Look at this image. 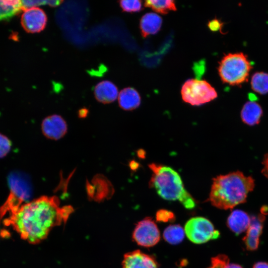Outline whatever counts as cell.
<instances>
[{
	"label": "cell",
	"instance_id": "1",
	"mask_svg": "<svg viewBox=\"0 0 268 268\" xmlns=\"http://www.w3.org/2000/svg\"><path fill=\"white\" fill-rule=\"evenodd\" d=\"M72 211L71 206H61L56 196H42L22 204L4 224L11 226L22 239L36 244L46 238L53 228L66 222Z\"/></svg>",
	"mask_w": 268,
	"mask_h": 268
},
{
	"label": "cell",
	"instance_id": "2",
	"mask_svg": "<svg viewBox=\"0 0 268 268\" xmlns=\"http://www.w3.org/2000/svg\"><path fill=\"white\" fill-rule=\"evenodd\" d=\"M255 187V180L237 171L213 179L209 201L217 208L231 209L246 201Z\"/></svg>",
	"mask_w": 268,
	"mask_h": 268
},
{
	"label": "cell",
	"instance_id": "3",
	"mask_svg": "<svg viewBox=\"0 0 268 268\" xmlns=\"http://www.w3.org/2000/svg\"><path fill=\"white\" fill-rule=\"evenodd\" d=\"M152 172L149 186L155 189L162 199L178 201L187 209L196 205L193 197L186 190L179 174L172 168L161 164L151 163L148 165Z\"/></svg>",
	"mask_w": 268,
	"mask_h": 268
},
{
	"label": "cell",
	"instance_id": "4",
	"mask_svg": "<svg viewBox=\"0 0 268 268\" xmlns=\"http://www.w3.org/2000/svg\"><path fill=\"white\" fill-rule=\"evenodd\" d=\"M252 67L247 57L243 53H229L220 61L218 71L224 83L239 85L247 81Z\"/></svg>",
	"mask_w": 268,
	"mask_h": 268
},
{
	"label": "cell",
	"instance_id": "5",
	"mask_svg": "<svg viewBox=\"0 0 268 268\" xmlns=\"http://www.w3.org/2000/svg\"><path fill=\"white\" fill-rule=\"evenodd\" d=\"M7 181L10 193L5 202L0 207V219L7 214H9L8 217L14 215L30 195L28 184L20 173L11 172Z\"/></svg>",
	"mask_w": 268,
	"mask_h": 268
},
{
	"label": "cell",
	"instance_id": "6",
	"mask_svg": "<svg viewBox=\"0 0 268 268\" xmlns=\"http://www.w3.org/2000/svg\"><path fill=\"white\" fill-rule=\"evenodd\" d=\"M181 93L183 100L193 106L206 103L217 97L215 89L208 82L197 79L186 81Z\"/></svg>",
	"mask_w": 268,
	"mask_h": 268
},
{
	"label": "cell",
	"instance_id": "7",
	"mask_svg": "<svg viewBox=\"0 0 268 268\" xmlns=\"http://www.w3.org/2000/svg\"><path fill=\"white\" fill-rule=\"evenodd\" d=\"M185 232L188 238L196 244H202L219 237L218 231L206 218L195 217L190 218L185 226Z\"/></svg>",
	"mask_w": 268,
	"mask_h": 268
},
{
	"label": "cell",
	"instance_id": "8",
	"mask_svg": "<svg viewBox=\"0 0 268 268\" xmlns=\"http://www.w3.org/2000/svg\"><path fill=\"white\" fill-rule=\"evenodd\" d=\"M133 238L138 245L149 248L159 241L160 234L158 227L152 218L145 217L136 225Z\"/></svg>",
	"mask_w": 268,
	"mask_h": 268
},
{
	"label": "cell",
	"instance_id": "9",
	"mask_svg": "<svg viewBox=\"0 0 268 268\" xmlns=\"http://www.w3.org/2000/svg\"><path fill=\"white\" fill-rule=\"evenodd\" d=\"M47 16L45 11L38 7L24 10L21 17V24L25 31L38 33L45 27Z\"/></svg>",
	"mask_w": 268,
	"mask_h": 268
},
{
	"label": "cell",
	"instance_id": "10",
	"mask_svg": "<svg viewBox=\"0 0 268 268\" xmlns=\"http://www.w3.org/2000/svg\"><path fill=\"white\" fill-rule=\"evenodd\" d=\"M266 207L262 208V213L251 218L250 224L243 241L247 250L254 251L258 249L265 219Z\"/></svg>",
	"mask_w": 268,
	"mask_h": 268
},
{
	"label": "cell",
	"instance_id": "11",
	"mask_svg": "<svg viewBox=\"0 0 268 268\" xmlns=\"http://www.w3.org/2000/svg\"><path fill=\"white\" fill-rule=\"evenodd\" d=\"M43 134L48 138L57 140L67 133V125L60 116L53 115L46 118L42 123Z\"/></svg>",
	"mask_w": 268,
	"mask_h": 268
},
{
	"label": "cell",
	"instance_id": "12",
	"mask_svg": "<svg viewBox=\"0 0 268 268\" xmlns=\"http://www.w3.org/2000/svg\"><path fill=\"white\" fill-rule=\"evenodd\" d=\"M155 259L151 256L139 250H135L124 255L122 268H158Z\"/></svg>",
	"mask_w": 268,
	"mask_h": 268
},
{
	"label": "cell",
	"instance_id": "13",
	"mask_svg": "<svg viewBox=\"0 0 268 268\" xmlns=\"http://www.w3.org/2000/svg\"><path fill=\"white\" fill-rule=\"evenodd\" d=\"M94 94L96 99L102 103H110L118 97L117 87L113 82L103 80L95 86Z\"/></svg>",
	"mask_w": 268,
	"mask_h": 268
},
{
	"label": "cell",
	"instance_id": "14",
	"mask_svg": "<svg viewBox=\"0 0 268 268\" xmlns=\"http://www.w3.org/2000/svg\"><path fill=\"white\" fill-rule=\"evenodd\" d=\"M250 221L251 218L246 212L236 209L230 213L227 223L229 228L235 234L238 235L248 229Z\"/></svg>",
	"mask_w": 268,
	"mask_h": 268
},
{
	"label": "cell",
	"instance_id": "15",
	"mask_svg": "<svg viewBox=\"0 0 268 268\" xmlns=\"http://www.w3.org/2000/svg\"><path fill=\"white\" fill-rule=\"evenodd\" d=\"M162 23V18L157 14L149 12L143 15L140 19L139 28L143 38L157 33Z\"/></svg>",
	"mask_w": 268,
	"mask_h": 268
},
{
	"label": "cell",
	"instance_id": "16",
	"mask_svg": "<svg viewBox=\"0 0 268 268\" xmlns=\"http://www.w3.org/2000/svg\"><path fill=\"white\" fill-rule=\"evenodd\" d=\"M263 115L261 106L254 101L247 102L241 111V118L245 124L250 126L258 124Z\"/></svg>",
	"mask_w": 268,
	"mask_h": 268
},
{
	"label": "cell",
	"instance_id": "17",
	"mask_svg": "<svg viewBox=\"0 0 268 268\" xmlns=\"http://www.w3.org/2000/svg\"><path fill=\"white\" fill-rule=\"evenodd\" d=\"M140 102L139 94L134 88H124L119 93V106L125 110L130 111L137 108L140 105Z\"/></svg>",
	"mask_w": 268,
	"mask_h": 268
},
{
	"label": "cell",
	"instance_id": "18",
	"mask_svg": "<svg viewBox=\"0 0 268 268\" xmlns=\"http://www.w3.org/2000/svg\"><path fill=\"white\" fill-rule=\"evenodd\" d=\"M23 10L21 0H0V21L8 20Z\"/></svg>",
	"mask_w": 268,
	"mask_h": 268
},
{
	"label": "cell",
	"instance_id": "19",
	"mask_svg": "<svg viewBox=\"0 0 268 268\" xmlns=\"http://www.w3.org/2000/svg\"><path fill=\"white\" fill-rule=\"evenodd\" d=\"M163 236L168 243L176 245L181 243L185 237V231L179 224L170 225L164 230Z\"/></svg>",
	"mask_w": 268,
	"mask_h": 268
},
{
	"label": "cell",
	"instance_id": "20",
	"mask_svg": "<svg viewBox=\"0 0 268 268\" xmlns=\"http://www.w3.org/2000/svg\"><path fill=\"white\" fill-rule=\"evenodd\" d=\"M144 5L161 14H166L169 11L177 10L175 2L172 0H147L145 1Z\"/></svg>",
	"mask_w": 268,
	"mask_h": 268
},
{
	"label": "cell",
	"instance_id": "21",
	"mask_svg": "<svg viewBox=\"0 0 268 268\" xmlns=\"http://www.w3.org/2000/svg\"><path fill=\"white\" fill-rule=\"evenodd\" d=\"M252 89L260 94L268 93V73L264 72H255L251 78Z\"/></svg>",
	"mask_w": 268,
	"mask_h": 268
},
{
	"label": "cell",
	"instance_id": "22",
	"mask_svg": "<svg viewBox=\"0 0 268 268\" xmlns=\"http://www.w3.org/2000/svg\"><path fill=\"white\" fill-rule=\"evenodd\" d=\"M120 5L123 11L128 12L140 11L142 7V1L139 0H121Z\"/></svg>",
	"mask_w": 268,
	"mask_h": 268
},
{
	"label": "cell",
	"instance_id": "23",
	"mask_svg": "<svg viewBox=\"0 0 268 268\" xmlns=\"http://www.w3.org/2000/svg\"><path fill=\"white\" fill-rule=\"evenodd\" d=\"M156 220L162 222L174 221L175 216L171 211L162 209L158 210L156 214Z\"/></svg>",
	"mask_w": 268,
	"mask_h": 268
},
{
	"label": "cell",
	"instance_id": "24",
	"mask_svg": "<svg viewBox=\"0 0 268 268\" xmlns=\"http://www.w3.org/2000/svg\"><path fill=\"white\" fill-rule=\"evenodd\" d=\"M11 141L5 135L0 134V158L5 156L9 151Z\"/></svg>",
	"mask_w": 268,
	"mask_h": 268
},
{
	"label": "cell",
	"instance_id": "25",
	"mask_svg": "<svg viewBox=\"0 0 268 268\" xmlns=\"http://www.w3.org/2000/svg\"><path fill=\"white\" fill-rule=\"evenodd\" d=\"M223 24L219 19L214 18L208 21L207 26L212 32L221 31Z\"/></svg>",
	"mask_w": 268,
	"mask_h": 268
},
{
	"label": "cell",
	"instance_id": "26",
	"mask_svg": "<svg viewBox=\"0 0 268 268\" xmlns=\"http://www.w3.org/2000/svg\"><path fill=\"white\" fill-rule=\"evenodd\" d=\"M23 10L47 4L45 0H21Z\"/></svg>",
	"mask_w": 268,
	"mask_h": 268
},
{
	"label": "cell",
	"instance_id": "27",
	"mask_svg": "<svg viewBox=\"0 0 268 268\" xmlns=\"http://www.w3.org/2000/svg\"><path fill=\"white\" fill-rule=\"evenodd\" d=\"M262 164L263 168L262 170V173L268 179V153L264 155Z\"/></svg>",
	"mask_w": 268,
	"mask_h": 268
},
{
	"label": "cell",
	"instance_id": "28",
	"mask_svg": "<svg viewBox=\"0 0 268 268\" xmlns=\"http://www.w3.org/2000/svg\"><path fill=\"white\" fill-rule=\"evenodd\" d=\"M253 268H268V263L266 262H258L256 263Z\"/></svg>",
	"mask_w": 268,
	"mask_h": 268
},
{
	"label": "cell",
	"instance_id": "29",
	"mask_svg": "<svg viewBox=\"0 0 268 268\" xmlns=\"http://www.w3.org/2000/svg\"><path fill=\"white\" fill-rule=\"evenodd\" d=\"M62 2L61 0H46L47 4L51 6H56Z\"/></svg>",
	"mask_w": 268,
	"mask_h": 268
},
{
	"label": "cell",
	"instance_id": "30",
	"mask_svg": "<svg viewBox=\"0 0 268 268\" xmlns=\"http://www.w3.org/2000/svg\"><path fill=\"white\" fill-rule=\"evenodd\" d=\"M225 268H243L241 266L235 264H228Z\"/></svg>",
	"mask_w": 268,
	"mask_h": 268
},
{
	"label": "cell",
	"instance_id": "31",
	"mask_svg": "<svg viewBox=\"0 0 268 268\" xmlns=\"http://www.w3.org/2000/svg\"><path fill=\"white\" fill-rule=\"evenodd\" d=\"M211 268L210 267H209V268Z\"/></svg>",
	"mask_w": 268,
	"mask_h": 268
}]
</instances>
